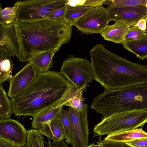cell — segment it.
Instances as JSON below:
<instances>
[{
    "instance_id": "6da1fadb",
    "label": "cell",
    "mask_w": 147,
    "mask_h": 147,
    "mask_svg": "<svg viewBox=\"0 0 147 147\" xmlns=\"http://www.w3.org/2000/svg\"><path fill=\"white\" fill-rule=\"evenodd\" d=\"M19 46L18 58L28 61L40 53L57 51L71 38L73 26L64 18H47L38 21H16L14 24Z\"/></svg>"
},
{
    "instance_id": "7a4b0ae2",
    "label": "cell",
    "mask_w": 147,
    "mask_h": 147,
    "mask_svg": "<svg viewBox=\"0 0 147 147\" xmlns=\"http://www.w3.org/2000/svg\"><path fill=\"white\" fill-rule=\"evenodd\" d=\"M90 55L94 79L105 89H113L147 83V65L129 61L106 49L99 44Z\"/></svg>"
},
{
    "instance_id": "3957f363",
    "label": "cell",
    "mask_w": 147,
    "mask_h": 147,
    "mask_svg": "<svg viewBox=\"0 0 147 147\" xmlns=\"http://www.w3.org/2000/svg\"><path fill=\"white\" fill-rule=\"evenodd\" d=\"M68 86V81L59 72L38 73L26 89L10 98L12 113L16 116L33 117L59 101Z\"/></svg>"
},
{
    "instance_id": "277c9868",
    "label": "cell",
    "mask_w": 147,
    "mask_h": 147,
    "mask_svg": "<svg viewBox=\"0 0 147 147\" xmlns=\"http://www.w3.org/2000/svg\"><path fill=\"white\" fill-rule=\"evenodd\" d=\"M90 107L103 118L118 112L147 110V83L105 89L94 99Z\"/></svg>"
},
{
    "instance_id": "5b68a950",
    "label": "cell",
    "mask_w": 147,
    "mask_h": 147,
    "mask_svg": "<svg viewBox=\"0 0 147 147\" xmlns=\"http://www.w3.org/2000/svg\"><path fill=\"white\" fill-rule=\"evenodd\" d=\"M147 123V110L123 111L103 118L93 130L94 137L142 128Z\"/></svg>"
},
{
    "instance_id": "8992f818",
    "label": "cell",
    "mask_w": 147,
    "mask_h": 147,
    "mask_svg": "<svg viewBox=\"0 0 147 147\" xmlns=\"http://www.w3.org/2000/svg\"><path fill=\"white\" fill-rule=\"evenodd\" d=\"M67 0L18 1L16 20L30 22L48 18L55 11L66 5Z\"/></svg>"
},
{
    "instance_id": "52a82bcc",
    "label": "cell",
    "mask_w": 147,
    "mask_h": 147,
    "mask_svg": "<svg viewBox=\"0 0 147 147\" xmlns=\"http://www.w3.org/2000/svg\"><path fill=\"white\" fill-rule=\"evenodd\" d=\"M59 73L78 89L86 88L94 78L92 65L88 60L71 55L63 61Z\"/></svg>"
},
{
    "instance_id": "ba28073f",
    "label": "cell",
    "mask_w": 147,
    "mask_h": 147,
    "mask_svg": "<svg viewBox=\"0 0 147 147\" xmlns=\"http://www.w3.org/2000/svg\"><path fill=\"white\" fill-rule=\"evenodd\" d=\"M110 21L109 14L102 5L94 7L75 23L78 30L86 35L100 33Z\"/></svg>"
},
{
    "instance_id": "9c48e42d",
    "label": "cell",
    "mask_w": 147,
    "mask_h": 147,
    "mask_svg": "<svg viewBox=\"0 0 147 147\" xmlns=\"http://www.w3.org/2000/svg\"><path fill=\"white\" fill-rule=\"evenodd\" d=\"M67 111L71 127L72 147H87L89 134L87 104L83 111L69 107Z\"/></svg>"
},
{
    "instance_id": "30bf717a",
    "label": "cell",
    "mask_w": 147,
    "mask_h": 147,
    "mask_svg": "<svg viewBox=\"0 0 147 147\" xmlns=\"http://www.w3.org/2000/svg\"><path fill=\"white\" fill-rule=\"evenodd\" d=\"M110 20L125 22L130 27L134 26L140 19L147 16V9L145 5L122 7L108 6Z\"/></svg>"
},
{
    "instance_id": "8fae6325",
    "label": "cell",
    "mask_w": 147,
    "mask_h": 147,
    "mask_svg": "<svg viewBox=\"0 0 147 147\" xmlns=\"http://www.w3.org/2000/svg\"><path fill=\"white\" fill-rule=\"evenodd\" d=\"M37 71L33 65L28 62L9 80L8 96L10 98L15 97L30 85L35 78Z\"/></svg>"
},
{
    "instance_id": "7c38bea8",
    "label": "cell",
    "mask_w": 147,
    "mask_h": 147,
    "mask_svg": "<svg viewBox=\"0 0 147 147\" xmlns=\"http://www.w3.org/2000/svg\"><path fill=\"white\" fill-rule=\"evenodd\" d=\"M27 131L17 120L11 118L0 120V137L9 139L19 146L26 145Z\"/></svg>"
},
{
    "instance_id": "4fadbf2b",
    "label": "cell",
    "mask_w": 147,
    "mask_h": 147,
    "mask_svg": "<svg viewBox=\"0 0 147 147\" xmlns=\"http://www.w3.org/2000/svg\"><path fill=\"white\" fill-rule=\"evenodd\" d=\"M19 55V46L14 25L0 24V57Z\"/></svg>"
},
{
    "instance_id": "5bb4252c",
    "label": "cell",
    "mask_w": 147,
    "mask_h": 147,
    "mask_svg": "<svg viewBox=\"0 0 147 147\" xmlns=\"http://www.w3.org/2000/svg\"><path fill=\"white\" fill-rule=\"evenodd\" d=\"M130 27L125 22L117 21L113 24L108 25L100 34L106 40L116 43L122 44L124 41Z\"/></svg>"
},
{
    "instance_id": "9a60e30c",
    "label": "cell",
    "mask_w": 147,
    "mask_h": 147,
    "mask_svg": "<svg viewBox=\"0 0 147 147\" xmlns=\"http://www.w3.org/2000/svg\"><path fill=\"white\" fill-rule=\"evenodd\" d=\"M123 47L141 60L147 58V33L138 38L123 41Z\"/></svg>"
},
{
    "instance_id": "2e32d148",
    "label": "cell",
    "mask_w": 147,
    "mask_h": 147,
    "mask_svg": "<svg viewBox=\"0 0 147 147\" xmlns=\"http://www.w3.org/2000/svg\"><path fill=\"white\" fill-rule=\"evenodd\" d=\"M37 130L41 134L53 140V141L63 139L60 115L50 122L44 124Z\"/></svg>"
},
{
    "instance_id": "e0dca14e",
    "label": "cell",
    "mask_w": 147,
    "mask_h": 147,
    "mask_svg": "<svg viewBox=\"0 0 147 147\" xmlns=\"http://www.w3.org/2000/svg\"><path fill=\"white\" fill-rule=\"evenodd\" d=\"M63 106L50 108L37 114L33 117L31 123L33 129H38L44 124L50 122L59 116Z\"/></svg>"
},
{
    "instance_id": "ac0fdd59",
    "label": "cell",
    "mask_w": 147,
    "mask_h": 147,
    "mask_svg": "<svg viewBox=\"0 0 147 147\" xmlns=\"http://www.w3.org/2000/svg\"><path fill=\"white\" fill-rule=\"evenodd\" d=\"M56 51L44 52L34 57L28 62L32 63L38 73L49 71L53 66L52 59Z\"/></svg>"
},
{
    "instance_id": "d6986e66",
    "label": "cell",
    "mask_w": 147,
    "mask_h": 147,
    "mask_svg": "<svg viewBox=\"0 0 147 147\" xmlns=\"http://www.w3.org/2000/svg\"><path fill=\"white\" fill-rule=\"evenodd\" d=\"M144 137H147V133L141 128L109 135L103 140L105 141L126 142Z\"/></svg>"
},
{
    "instance_id": "ffe728a7",
    "label": "cell",
    "mask_w": 147,
    "mask_h": 147,
    "mask_svg": "<svg viewBox=\"0 0 147 147\" xmlns=\"http://www.w3.org/2000/svg\"><path fill=\"white\" fill-rule=\"evenodd\" d=\"M94 7L81 6L68 7L64 18L69 24L73 26L79 19Z\"/></svg>"
},
{
    "instance_id": "44dd1931",
    "label": "cell",
    "mask_w": 147,
    "mask_h": 147,
    "mask_svg": "<svg viewBox=\"0 0 147 147\" xmlns=\"http://www.w3.org/2000/svg\"><path fill=\"white\" fill-rule=\"evenodd\" d=\"M12 113L11 101L7 96L2 84H0V120L9 119Z\"/></svg>"
},
{
    "instance_id": "7402d4cb",
    "label": "cell",
    "mask_w": 147,
    "mask_h": 147,
    "mask_svg": "<svg viewBox=\"0 0 147 147\" xmlns=\"http://www.w3.org/2000/svg\"><path fill=\"white\" fill-rule=\"evenodd\" d=\"M18 10V6L14 4L12 7L4 9L0 7V24L7 25H14L15 23Z\"/></svg>"
},
{
    "instance_id": "603a6c76",
    "label": "cell",
    "mask_w": 147,
    "mask_h": 147,
    "mask_svg": "<svg viewBox=\"0 0 147 147\" xmlns=\"http://www.w3.org/2000/svg\"><path fill=\"white\" fill-rule=\"evenodd\" d=\"M0 84L12 77L11 74L14 65L10 58L0 57Z\"/></svg>"
},
{
    "instance_id": "cb8c5ba5",
    "label": "cell",
    "mask_w": 147,
    "mask_h": 147,
    "mask_svg": "<svg viewBox=\"0 0 147 147\" xmlns=\"http://www.w3.org/2000/svg\"><path fill=\"white\" fill-rule=\"evenodd\" d=\"M60 117L63 134V139L67 143L71 144L72 133L71 123L67 111L63 108L61 112Z\"/></svg>"
},
{
    "instance_id": "d4e9b609",
    "label": "cell",
    "mask_w": 147,
    "mask_h": 147,
    "mask_svg": "<svg viewBox=\"0 0 147 147\" xmlns=\"http://www.w3.org/2000/svg\"><path fill=\"white\" fill-rule=\"evenodd\" d=\"M25 147H45V141L42 135L36 129H32L27 131Z\"/></svg>"
},
{
    "instance_id": "484cf974",
    "label": "cell",
    "mask_w": 147,
    "mask_h": 147,
    "mask_svg": "<svg viewBox=\"0 0 147 147\" xmlns=\"http://www.w3.org/2000/svg\"><path fill=\"white\" fill-rule=\"evenodd\" d=\"M86 88H84L73 96L66 102L64 106H69L78 111H83L87 104L84 102V98L82 93Z\"/></svg>"
},
{
    "instance_id": "4316f807",
    "label": "cell",
    "mask_w": 147,
    "mask_h": 147,
    "mask_svg": "<svg viewBox=\"0 0 147 147\" xmlns=\"http://www.w3.org/2000/svg\"><path fill=\"white\" fill-rule=\"evenodd\" d=\"M147 0H105L104 4L108 6L122 7L146 5Z\"/></svg>"
},
{
    "instance_id": "83f0119b",
    "label": "cell",
    "mask_w": 147,
    "mask_h": 147,
    "mask_svg": "<svg viewBox=\"0 0 147 147\" xmlns=\"http://www.w3.org/2000/svg\"><path fill=\"white\" fill-rule=\"evenodd\" d=\"M105 0H86L72 1L67 0L66 5L68 7L85 6L95 7L104 4Z\"/></svg>"
},
{
    "instance_id": "f1b7e54d",
    "label": "cell",
    "mask_w": 147,
    "mask_h": 147,
    "mask_svg": "<svg viewBox=\"0 0 147 147\" xmlns=\"http://www.w3.org/2000/svg\"><path fill=\"white\" fill-rule=\"evenodd\" d=\"M145 33V31L141 30L137 26H131L130 28L124 41L138 38L144 36Z\"/></svg>"
},
{
    "instance_id": "f546056e",
    "label": "cell",
    "mask_w": 147,
    "mask_h": 147,
    "mask_svg": "<svg viewBox=\"0 0 147 147\" xmlns=\"http://www.w3.org/2000/svg\"><path fill=\"white\" fill-rule=\"evenodd\" d=\"M125 142L132 147H147V137Z\"/></svg>"
},
{
    "instance_id": "4dcf8cb0",
    "label": "cell",
    "mask_w": 147,
    "mask_h": 147,
    "mask_svg": "<svg viewBox=\"0 0 147 147\" xmlns=\"http://www.w3.org/2000/svg\"><path fill=\"white\" fill-rule=\"evenodd\" d=\"M68 6L66 5L53 12L49 16L48 18L61 19L64 18Z\"/></svg>"
},
{
    "instance_id": "1f68e13d",
    "label": "cell",
    "mask_w": 147,
    "mask_h": 147,
    "mask_svg": "<svg viewBox=\"0 0 147 147\" xmlns=\"http://www.w3.org/2000/svg\"><path fill=\"white\" fill-rule=\"evenodd\" d=\"M45 147H69L63 139L51 143L49 141L48 142H45Z\"/></svg>"
},
{
    "instance_id": "d6a6232c",
    "label": "cell",
    "mask_w": 147,
    "mask_h": 147,
    "mask_svg": "<svg viewBox=\"0 0 147 147\" xmlns=\"http://www.w3.org/2000/svg\"><path fill=\"white\" fill-rule=\"evenodd\" d=\"M0 147H20L16 145L11 141L0 137Z\"/></svg>"
},
{
    "instance_id": "836d02e7",
    "label": "cell",
    "mask_w": 147,
    "mask_h": 147,
    "mask_svg": "<svg viewBox=\"0 0 147 147\" xmlns=\"http://www.w3.org/2000/svg\"><path fill=\"white\" fill-rule=\"evenodd\" d=\"M147 16L140 20L134 26L138 27L140 29L145 31L146 28Z\"/></svg>"
},
{
    "instance_id": "e575fe53",
    "label": "cell",
    "mask_w": 147,
    "mask_h": 147,
    "mask_svg": "<svg viewBox=\"0 0 147 147\" xmlns=\"http://www.w3.org/2000/svg\"><path fill=\"white\" fill-rule=\"evenodd\" d=\"M86 147H101L98 144H95L94 143H92L90 145H88Z\"/></svg>"
},
{
    "instance_id": "d590c367",
    "label": "cell",
    "mask_w": 147,
    "mask_h": 147,
    "mask_svg": "<svg viewBox=\"0 0 147 147\" xmlns=\"http://www.w3.org/2000/svg\"><path fill=\"white\" fill-rule=\"evenodd\" d=\"M145 32L146 33H147V24H146V28L145 30Z\"/></svg>"
},
{
    "instance_id": "8d00e7d4",
    "label": "cell",
    "mask_w": 147,
    "mask_h": 147,
    "mask_svg": "<svg viewBox=\"0 0 147 147\" xmlns=\"http://www.w3.org/2000/svg\"><path fill=\"white\" fill-rule=\"evenodd\" d=\"M146 7L147 9V3H146Z\"/></svg>"
}]
</instances>
